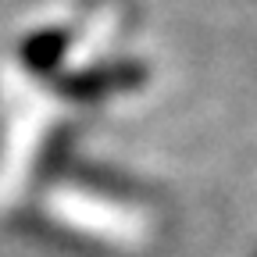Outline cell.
Here are the masks:
<instances>
[{
	"instance_id": "obj_1",
	"label": "cell",
	"mask_w": 257,
	"mask_h": 257,
	"mask_svg": "<svg viewBox=\"0 0 257 257\" xmlns=\"http://www.w3.org/2000/svg\"><path fill=\"white\" fill-rule=\"evenodd\" d=\"M64 50H68V36H64V32H40V36H32V40L22 47L25 61H29L36 72L54 68V64L64 57Z\"/></svg>"
}]
</instances>
